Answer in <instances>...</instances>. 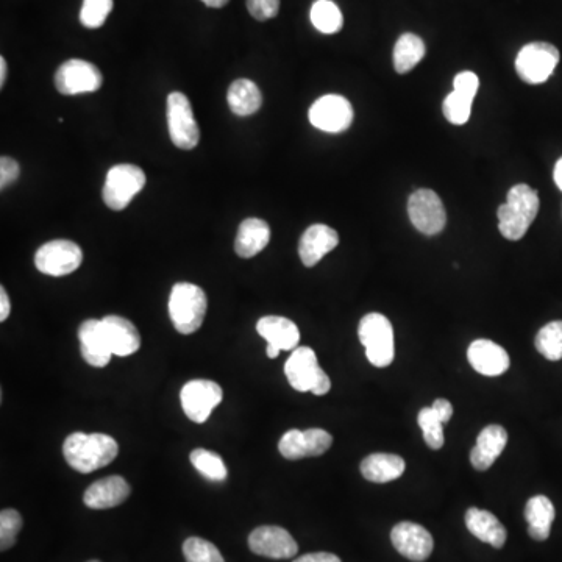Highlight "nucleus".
<instances>
[{
	"label": "nucleus",
	"instance_id": "9",
	"mask_svg": "<svg viewBox=\"0 0 562 562\" xmlns=\"http://www.w3.org/2000/svg\"><path fill=\"white\" fill-rule=\"evenodd\" d=\"M168 129L172 143L182 150H193L200 141V130L193 107L183 93L168 96Z\"/></svg>",
	"mask_w": 562,
	"mask_h": 562
},
{
	"label": "nucleus",
	"instance_id": "39",
	"mask_svg": "<svg viewBox=\"0 0 562 562\" xmlns=\"http://www.w3.org/2000/svg\"><path fill=\"white\" fill-rule=\"evenodd\" d=\"M478 88H480V79L478 75L472 71L459 72L453 79V89L458 93L466 94V96H477Z\"/></svg>",
	"mask_w": 562,
	"mask_h": 562
},
{
	"label": "nucleus",
	"instance_id": "34",
	"mask_svg": "<svg viewBox=\"0 0 562 562\" xmlns=\"http://www.w3.org/2000/svg\"><path fill=\"white\" fill-rule=\"evenodd\" d=\"M417 422H419L420 430L424 433L425 444L430 447L431 450L442 449L444 445V424H442L441 419L436 416L433 408L428 406V408H422L419 411V416H417Z\"/></svg>",
	"mask_w": 562,
	"mask_h": 562
},
{
	"label": "nucleus",
	"instance_id": "23",
	"mask_svg": "<svg viewBox=\"0 0 562 562\" xmlns=\"http://www.w3.org/2000/svg\"><path fill=\"white\" fill-rule=\"evenodd\" d=\"M257 331L261 338L266 339L267 346L275 347L280 352L296 350L299 346L300 331L294 322L286 317H261L257 324Z\"/></svg>",
	"mask_w": 562,
	"mask_h": 562
},
{
	"label": "nucleus",
	"instance_id": "22",
	"mask_svg": "<svg viewBox=\"0 0 562 562\" xmlns=\"http://www.w3.org/2000/svg\"><path fill=\"white\" fill-rule=\"evenodd\" d=\"M105 335L113 355L130 356L141 347V336L133 322L121 316H107L102 319Z\"/></svg>",
	"mask_w": 562,
	"mask_h": 562
},
{
	"label": "nucleus",
	"instance_id": "19",
	"mask_svg": "<svg viewBox=\"0 0 562 562\" xmlns=\"http://www.w3.org/2000/svg\"><path fill=\"white\" fill-rule=\"evenodd\" d=\"M79 339L80 352H82L83 360L89 366H108L113 352H111L110 344H108L102 321L88 319V321L83 322L79 328Z\"/></svg>",
	"mask_w": 562,
	"mask_h": 562
},
{
	"label": "nucleus",
	"instance_id": "10",
	"mask_svg": "<svg viewBox=\"0 0 562 562\" xmlns=\"http://www.w3.org/2000/svg\"><path fill=\"white\" fill-rule=\"evenodd\" d=\"M411 224L427 236L439 235L447 224L444 203L431 189H417L408 200Z\"/></svg>",
	"mask_w": 562,
	"mask_h": 562
},
{
	"label": "nucleus",
	"instance_id": "32",
	"mask_svg": "<svg viewBox=\"0 0 562 562\" xmlns=\"http://www.w3.org/2000/svg\"><path fill=\"white\" fill-rule=\"evenodd\" d=\"M189 459H191L194 469L199 474H202L203 477L208 478V480H227V466H225L224 459L217 455V453L211 452V450L196 449L193 450Z\"/></svg>",
	"mask_w": 562,
	"mask_h": 562
},
{
	"label": "nucleus",
	"instance_id": "27",
	"mask_svg": "<svg viewBox=\"0 0 562 562\" xmlns=\"http://www.w3.org/2000/svg\"><path fill=\"white\" fill-rule=\"evenodd\" d=\"M556 511L552 500L545 495H536L525 506V519L528 522V534L534 541H547L552 531Z\"/></svg>",
	"mask_w": 562,
	"mask_h": 562
},
{
	"label": "nucleus",
	"instance_id": "38",
	"mask_svg": "<svg viewBox=\"0 0 562 562\" xmlns=\"http://www.w3.org/2000/svg\"><path fill=\"white\" fill-rule=\"evenodd\" d=\"M247 10L257 21H267L278 15L280 0H247Z\"/></svg>",
	"mask_w": 562,
	"mask_h": 562
},
{
	"label": "nucleus",
	"instance_id": "25",
	"mask_svg": "<svg viewBox=\"0 0 562 562\" xmlns=\"http://www.w3.org/2000/svg\"><path fill=\"white\" fill-rule=\"evenodd\" d=\"M466 527L475 538L494 548H502L508 538L502 522L486 509L470 508L466 513Z\"/></svg>",
	"mask_w": 562,
	"mask_h": 562
},
{
	"label": "nucleus",
	"instance_id": "46",
	"mask_svg": "<svg viewBox=\"0 0 562 562\" xmlns=\"http://www.w3.org/2000/svg\"><path fill=\"white\" fill-rule=\"evenodd\" d=\"M203 4L210 8H222L230 2V0H202Z\"/></svg>",
	"mask_w": 562,
	"mask_h": 562
},
{
	"label": "nucleus",
	"instance_id": "33",
	"mask_svg": "<svg viewBox=\"0 0 562 562\" xmlns=\"http://www.w3.org/2000/svg\"><path fill=\"white\" fill-rule=\"evenodd\" d=\"M472 105H474V97L458 93V91L453 89L452 93L445 97L442 110H444L445 119H447L450 124L464 125L470 119Z\"/></svg>",
	"mask_w": 562,
	"mask_h": 562
},
{
	"label": "nucleus",
	"instance_id": "36",
	"mask_svg": "<svg viewBox=\"0 0 562 562\" xmlns=\"http://www.w3.org/2000/svg\"><path fill=\"white\" fill-rule=\"evenodd\" d=\"M113 10V0H83L80 22L86 29H99Z\"/></svg>",
	"mask_w": 562,
	"mask_h": 562
},
{
	"label": "nucleus",
	"instance_id": "1",
	"mask_svg": "<svg viewBox=\"0 0 562 562\" xmlns=\"http://www.w3.org/2000/svg\"><path fill=\"white\" fill-rule=\"evenodd\" d=\"M66 463L80 474L107 467L119 455V444L108 434L72 433L63 444Z\"/></svg>",
	"mask_w": 562,
	"mask_h": 562
},
{
	"label": "nucleus",
	"instance_id": "21",
	"mask_svg": "<svg viewBox=\"0 0 562 562\" xmlns=\"http://www.w3.org/2000/svg\"><path fill=\"white\" fill-rule=\"evenodd\" d=\"M508 444V431L502 425H488L478 434L477 444L470 452V463L477 470H488L502 455Z\"/></svg>",
	"mask_w": 562,
	"mask_h": 562
},
{
	"label": "nucleus",
	"instance_id": "17",
	"mask_svg": "<svg viewBox=\"0 0 562 562\" xmlns=\"http://www.w3.org/2000/svg\"><path fill=\"white\" fill-rule=\"evenodd\" d=\"M470 366L484 377H500L511 366L508 352L489 339H477L467 349Z\"/></svg>",
	"mask_w": 562,
	"mask_h": 562
},
{
	"label": "nucleus",
	"instance_id": "37",
	"mask_svg": "<svg viewBox=\"0 0 562 562\" xmlns=\"http://www.w3.org/2000/svg\"><path fill=\"white\" fill-rule=\"evenodd\" d=\"M22 528V517L16 509H4L0 513V548L7 552L13 547Z\"/></svg>",
	"mask_w": 562,
	"mask_h": 562
},
{
	"label": "nucleus",
	"instance_id": "44",
	"mask_svg": "<svg viewBox=\"0 0 562 562\" xmlns=\"http://www.w3.org/2000/svg\"><path fill=\"white\" fill-rule=\"evenodd\" d=\"M553 178H555L556 186L562 191V158H559L555 164V171H553Z\"/></svg>",
	"mask_w": 562,
	"mask_h": 562
},
{
	"label": "nucleus",
	"instance_id": "26",
	"mask_svg": "<svg viewBox=\"0 0 562 562\" xmlns=\"http://www.w3.org/2000/svg\"><path fill=\"white\" fill-rule=\"evenodd\" d=\"M405 459L391 453H374L363 459L361 474L372 483H389L402 477L405 472Z\"/></svg>",
	"mask_w": 562,
	"mask_h": 562
},
{
	"label": "nucleus",
	"instance_id": "47",
	"mask_svg": "<svg viewBox=\"0 0 562 562\" xmlns=\"http://www.w3.org/2000/svg\"><path fill=\"white\" fill-rule=\"evenodd\" d=\"M88 562H100V561H96V559H94V561H88Z\"/></svg>",
	"mask_w": 562,
	"mask_h": 562
},
{
	"label": "nucleus",
	"instance_id": "24",
	"mask_svg": "<svg viewBox=\"0 0 562 562\" xmlns=\"http://www.w3.org/2000/svg\"><path fill=\"white\" fill-rule=\"evenodd\" d=\"M271 241V227L263 219L250 217L239 225L235 241V252L241 258L257 257Z\"/></svg>",
	"mask_w": 562,
	"mask_h": 562
},
{
	"label": "nucleus",
	"instance_id": "7",
	"mask_svg": "<svg viewBox=\"0 0 562 562\" xmlns=\"http://www.w3.org/2000/svg\"><path fill=\"white\" fill-rule=\"evenodd\" d=\"M559 58V50L553 44L542 41L527 44L517 54V75L528 85H542L552 77Z\"/></svg>",
	"mask_w": 562,
	"mask_h": 562
},
{
	"label": "nucleus",
	"instance_id": "14",
	"mask_svg": "<svg viewBox=\"0 0 562 562\" xmlns=\"http://www.w3.org/2000/svg\"><path fill=\"white\" fill-rule=\"evenodd\" d=\"M331 444H333V436L322 428H310L305 431L289 430L281 436L278 450L283 458L297 461V459L324 455Z\"/></svg>",
	"mask_w": 562,
	"mask_h": 562
},
{
	"label": "nucleus",
	"instance_id": "30",
	"mask_svg": "<svg viewBox=\"0 0 562 562\" xmlns=\"http://www.w3.org/2000/svg\"><path fill=\"white\" fill-rule=\"evenodd\" d=\"M311 22L324 35H335L344 25L341 10L331 0H316L310 13Z\"/></svg>",
	"mask_w": 562,
	"mask_h": 562
},
{
	"label": "nucleus",
	"instance_id": "18",
	"mask_svg": "<svg viewBox=\"0 0 562 562\" xmlns=\"http://www.w3.org/2000/svg\"><path fill=\"white\" fill-rule=\"evenodd\" d=\"M339 235L335 228L325 224H314L306 228L299 242V255L306 267L316 266L322 258L335 250Z\"/></svg>",
	"mask_w": 562,
	"mask_h": 562
},
{
	"label": "nucleus",
	"instance_id": "42",
	"mask_svg": "<svg viewBox=\"0 0 562 562\" xmlns=\"http://www.w3.org/2000/svg\"><path fill=\"white\" fill-rule=\"evenodd\" d=\"M294 562H341V559L333 555V553L319 552L300 556V558H297Z\"/></svg>",
	"mask_w": 562,
	"mask_h": 562
},
{
	"label": "nucleus",
	"instance_id": "5",
	"mask_svg": "<svg viewBox=\"0 0 562 562\" xmlns=\"http://www.w3.org/2000/svg\"><path fill=\"white\" fill-rule=\"evenodd\" d=\"M289 385L299 392L325 395L331 389V381L317 363V356L310 347H297L285 364Z\"/></svg>",
	"mask_w": 562,
	"mask_h": 562
},
{
	"label": "nucleus",
	"instance_id": "31",
	"mask_svg": "<svg viewBox=\"0 0 562 562\" xmlns=\"http://www.w3.org/2000/svg\"><path fill=\"white\" fill-rule=\"evenodd\" d=\"M534 346L548 361L562 360V321H553L538 331Z\"/></svg>",
	"mask_w": 562,
	"mask_h": 562
},
{
	"label": "nucleus",
	"instance_id": "13",
	"mask_svg": "<svg viewBox=\"0 0 562 562\" xmlns=\"http://www.w3.org/2000/svg\"><path fill=\"white\" fill-rule=\"evenodd\" d=\"M311 125L327 133H342L353 122V107L346 97L328 94L314 102L308 113Z\"/></svg>",
	"mask_w": 562,
	"mask_h": 562
},
{
	"label": "nucleus",
	"instance_id": "16",
	"mask_svg": "<svg viewBox=\"0 0 562 562\" xmlns=\"http://www.w3.org/2000/svg\"><path fill=\"white\" fill-rule=\"evenodd\" d=\"M249 547L255 555L271 559L294 558L299 552V545L291 534L281 527L264 525L253 530L249 536Z\"/></svg>",
	"mask_w": 562,
	"mask_h": 562
},
{
	"label": "nucleus",
	"instance_id": "6",
	"mask_svg": "<svg viewBox=\"0 0 562 562\" xmlns=\"http://www.w3.org/2000/svg\"><path fill=\"white\" fill-rule=\"evenodd\" d=\"M147 178L143 169L135 164H118L108 171L105 180L104 197L105 205L110 210L122 211L129 207L133 197L143 191Z\"/></svg>",
	"mask_w": 562,
	"mask_h": 562
},
{
	"label": "nucleus",
	"instance_id": "43",
	"mask_svg": "<svg viewBox=\"0 0 562 562\" xmlns=\"http://www.w3.org/2000/svg\"><path fill=\"white\" fill-rule=\"evenodd\" d=\"M10 299L5 288H0V321L5 322L10 316Z\"/></svg>",
	"mask_w": 562,
	"mask_h": 562
},
{
	"label": "nucleus",
	"instance_id": "20",
	"mask_svg": "<svg viewBox=\"0 0 562 562\" xmlns=\"http://www.w3.org/2000/svg\"><path fill=\"white\" fill-rule=\"evenodd\" d=\"M132 494V488L119 475L102 478L86 489L83 502L91 509H110L122 505Z\"/></svg>",
	"mask_w": 562,
	"mask_h": 562
},
{
	"label": "nucleus",
	"instance_id": "12",
	"mask_svg": "<svg viewBox=\"0 0 562 562\" xmlns=\"http://www.w3.org/2000/svg\"><path fill=\"white\" fill-rule=\"evenodd\" d=\"M222 388L211 380H193L186 383L180 392V402L189 420L203 424L210 419L216 406L221 405Z\"/></svg>",
	"mask_w": 562,
	"mask_h": 562
},
{
	"label": "nucleus",
	"instance_id": "45",
	"mask_svg": "<svg viewBox=\"0 0 562 562\" xmlns=\"http://www.w3.org/2000/svg\"><path fill=\"white\" fill-rule=\"evenodd\" d=\"M7 61L4 57H0V88H4L5 80H7Z\"/></svg>",
	"mask_w": 562,
	"mask_h": 562
},
{
	"label": "nucleus",
	"instance_id": "35",
	"mask_svg": "<svg viewBox=\"0 0 562 562\" xmlns=\"http://www.w3.org/2000/svg\"><path fill=\"white\" fill-rule=\"evenodd\" d=\"M186 562H225L216 545L202 538H189L183 544Z\"/></svg>",
	"mask_w": 562,
	"mask_h": 562
},
{
	"label": "nucleus",
	"instance_id": "41",
	"mask_svg": "<svg viewBox=\"0 0 562 562\" xmlns=\"http://www.w3.org/2000/svg\"><path fill=\"white\" fill-rule=\"evenodd\" d=\"M431 408H433L434 413H436V416L439 417V419H441L442 424H449L450 419H452L453 416V406L452 403L449 402V400H445V399H438V400H434L433 405H431Z\"/></svg>",
	"mask_w": 562,
	"mask_h": 562
},
{
	"label": "nucleus",
	"instance_id": "28",
	"mask_svg": "<svg viewBox=\"0 0 562 562\" xmlns=\"http://www.w3.org/2000/svg\"><path fill=\"white\" fill-rule=\"evenodd\" d=\"M228 107L236 116H252L263 105V96L252 80L239 79L228 88Z\"/></svg>",
	"mask_w": 562,
	"mask_h": 562
},
{
	"label": "nucleus",
	"instance_id": "15",
	"mask_svg": "<svg viewBox=\"0 0 562 562\" xmlns=\"http://www.w3.org/2000/svg\"><path fill=\"white\" fill-rule=\"evenodd\" d=\"M391 541L395 550L414 562H424L433 553L434 541L430 531L413 522H400L392 528Z\"/></svg>",
	"mask_w": 562,
	"mask_h": 562
},
{
	"label": "nucleus",
	"instance_id": "3",
	"mask_svg": "<svg viewBox=\"0 0 562 562\" xmlns=\"http://www.w3.org/2000/svg\"><path fill=\"white\" fill-rule=\"evenodd\" d=\"M168 308L175 330L182 335H193L207 316V294L193 283H177L169 296Z\"/></svg>",
	"mask_w": 562,
	"mask_h": 562
},
{
	"label": "nucleus",
	"instance_id": "8",
	"mask_svg": "<svg viewBox=\"0 0 562 562\" xmlns=\"http://www.w3.org/2000/svg\"><path fill=\"white\" fill-rule=\"evenodd\" d=\"M82 263V249L68 239L46 242L35 255L36 269L50 277H65L72 274L82 266Z\"/></svg>",
	"mask_w": 562,
	"mask_h": 562
},
{
	"label": "nucleus",
	"instance_id": "40",
	"mask_svg": "<svg viewBox=\"0 0 562 562\" xmlns=\"http://www.w3.org/2000/svg\"><path fill=\"white\" fill-rule=\"evenodd\" d=\"M19 172L21 169H19L18 161L10 157H2L0 160V189L13 185L19 178Z\"/></svg>",
	"mask_w": 562,
	"mask_h": 562
},
{
	"label": "nucleus",
	"instance_id": "11",
	"mask_svg": "<svg viewBox=\"0 0 562 562\" xmlns=\"http://www.w3.org/2000/svg\"><path fill=\"white\" fill-rule=\"evenodd\" d=\"M104 83V75L97 66L89 61L68 60L58 68L55 74V86L63 96L96 93Z\"/></svg>",
	"mask_w": 562,
	"mask_h": 562
},
{
	"label": "nucleus",
	"instance_id": "2",
	"mask_svg": "<svg viewBox=\"0 0 562 562\" xmlns=\"http://www.w3.org/2000/svg\"><path fill=\"white\" fill-rule=\"evenodd\" d=\"M539 194L525 183L509 189L506 202L498 207V230L509 241H520L527 235L539 213Z\"/></svg>",
	"mask_w": 562,
	"mask_h": 562
},
{
	"label": "nucleus",
	"instance_id": "29",
	"mask_svg": "<svg viewBox=\"0 0 562 562\" xmlns=\"http://www.w3.org/2000/svg\"><path fill=\"white\" fill-rule=\"evenodd\" d=\"M424 57V40L414 33H403L394 46V54H392L394 69L399 74H408L424 60Z\"/></svg>",
	"mask_w": 562,
	"mask_h": 562
},
{
	"label": "nucleus",
	"instance_id": "4",
	"mask_svg": "<svg viewBox=\"0 0 562 562\" xmlns=\"http://www.w3.org/2000/svg\"><path fill=\"white\" fill-rule=\"evenodd\" d=\"M358 336L366 349L369 363L375 367L391 366L395 356L394 330L388 317L369 313L361 319Z\"/></svg>",
	"mask_w": 562,
	"mask_h": 562
}]
</instances>
